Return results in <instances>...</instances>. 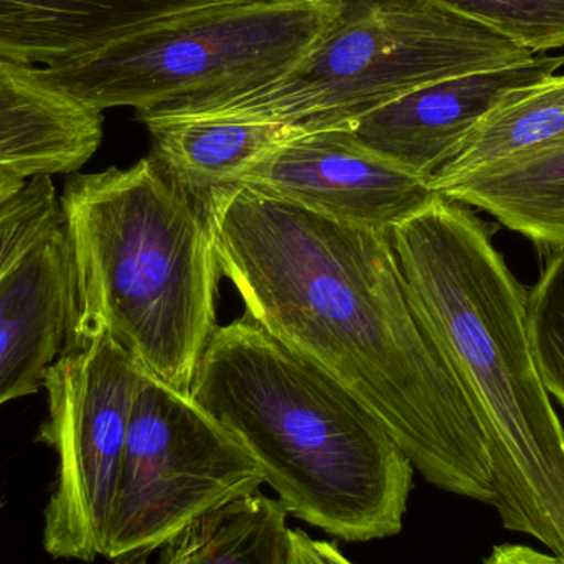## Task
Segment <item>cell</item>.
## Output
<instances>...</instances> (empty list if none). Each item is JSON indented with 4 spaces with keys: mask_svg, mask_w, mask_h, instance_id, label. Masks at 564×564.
I'll return each mask as SVG.
<instances>
[{
    "mask_svg": "<svg viewBox=\"0 0 564 564\" xmlns=\"http://www.w3.org/2000/svg\"><path fill=\"white\" fill-rule=\"evenodd\" d=\"M152 158L200 200L238 185L254 164L302 132L276 122L177 121L145 126Z\"/></svg>",
    "mask_w": 564,
    "mask_h": 564,
    "instance_id": "obj_13",
    "label": "cell"
},
{
    "mask_svg": "<svg viewBox=\"0 0 564 564\" xmlns=\"http://www.w3.org/2000/svg\"><path fill=\"white\" fill-rule=\"evenodd\" d=\"M533 55L564 50V0H430Z\"/></svg>",
    "mask_w": 564,
    "mask_h": 564,
    "instance_id": "obj_17",
    "label": "cell"
},
{
    "mask_svg": "<svg viewBox=\"0 0 564 564\" xmlns=\"http://www.w3.org/2000/svg\"><path fill=\"white\" fill-rule=\"evenodd\" d=\"M142 373L109 335L68 341L46 373L48 417L39 441L58 457L43 529L53 558L102 556Z\"/></svg>",
    "mask_w": 564,
    "mask_h": 564,
    "instance_id": "obj_8",
    "label": "cell"
},
{
    "mask_svg": "<svg viewBox=\"0 0 564 564\" xmlns=\"http://www.w3.org/2000/svg\"><path fill=\"white\" fill-rule=\"evenodd\" d=\"M59 221V194L50 175L26 181L0 210V280Z\"/></svg>",
    "mask_w": 564,
    "mask_h": 564,
    "instance_id": "obj_19",
    "label": "cell"
},
{
    "mask_svg": "<svg viewBox=\"0 0 564 564\" xmlns=\"http://www.w3.org/2000/svg\"><path fill=\"white\" fill-rule=\"evenodd\" d=\"M191 398L243 444L289 516L344 542L403 530L413 464L350 390L247 315L217 327Z\"/></svg>",
    "mask_w": 564,
    "mask_h": 564,
    "instance_id": "obj_3",
    "label": "cell"
},
{
    "mask_svg": "<svg viewBox=\"0 0 564 564\" xmlns=\"http://www.w3.org/2000/svg\"><path fill=\"white\" fill-rule=\"evenodd\" d=\"M563 139L564 75L556 73L507 96L467 135L431 185L499 167Z\"/></svg>",
    "mask_w": 564,
    "mask_h": 564,
    "instance_id": "obj_15",
    "label": "cell"
},
{
    "mask_svg": "<svg viewBox=\"0 0 564 564\" xmlns=\"http://www.w3.org/2000/svg\"><path fill=\"white\" fill-rule=\"evenodd\" d=\"M72 268L62 218L0 280V406L39 393L68 344Z\"/></svg>",
    "mask_w": 564,
    "mask_h": 564,
    "instance_id": "obj_11",
    "label": "cell"
},
{
    "mask_svg": "<svg viewBox=\"0 0 564 564\" xmlns=\"http://www.w3.org/2000/svg\"><path fill=\"white\" fill-rule=\"evenodd\" d=\"M59 218L72 268L68 341L109 335L145 375L191 397L224 276L207 204L149 155L69 174Z\"/></svg>",
    "mask_w": 564,
    "mask_h": 564,
    "instance_id": "obj_4",
    "label": "cell"
},
{
    "mask_svg": "<svg viewBox=\"0 0 564 564\" xmlns=\"http://www.w3.org/2000/svg\"><path fill=\"white\" fill-rule=\"evenodd\" d=\"M434 191L486 212L546 250L564 245V139Z\"/></svg>",
    "mask_w": 564,
    "mask_h": 564,
    "instance_id": "obj_14",
    "label": "cell"
},
{
    "mask_svg": "<svg viewBox=\"0 0 564 564\" xmlns=\"http://www.w3.org/2000/svg\"><path fill=\"white\" fill-rule=\"evenodd\" d=\"M238 185L387 234L441 197L431 181L367 151L341 129L291 139Z\"/></svg>",
    "mask_w": 564,
    "mask_h": 564,
    "instance_id": "obj_9",
    "label": "cell"
},
{
    "mask_svg": "<svg viewBox=\"0 0 564 564\" xmlns=\"http://www.w3.org/2000/svg\"><path fill=\"white\" fill-rule=\"evenodd\" d=\"M340 10L341 0L200 10L40 73L50 85L99 112L234 95L284 75L328 32Z\"/></svg>",
    "mask_w": 564,
    "mask_h": 564,
    "instance_id": "obj_6",
    "label": "cell"
},
{
    "mask_svg": "<svg viewBox=\"0 0 564 564\" xmlns=\"http://www.w3.org/2000/svg\"><path fill=\"white\" fill-rule=\"evenodd\" d=\"M484 564H564V556L542 553L527 545H499Z\"/></svg>",
    "mask_w": 564,
    "mask_h": 564,
    "instance_id": "obj_21",
    "label": "cell"
},
{
    "mask_svg": "<svg viewBox=\"0 0 564 564\" xmlns=\"http://www.w3.org/2000/svg\"><path fill=\"white\" fill-rule=\"evenodd\" d=\"M292 564H354L334 543L314 540L302 530L291 529Z\"/></svg>",
    "mask_w": 564,
    "mask_h": 564,
    "instance_id": "obj_20",
    "label": "cell"
},
{
    "mask_svg": "<svg viewBox=\"0 0 564 564\" xmlns=\"http://www.w3.org/2000/svg\"><path fill=\"white\" fill-rule=\"evenodd\" d=\"M288 516L257 490L192 523L162 546L158 564H292Z\"/></svg>",
    "mask_w": 564,
    "mask_h": 564,
    "instance_id": "obj_16",
    "label": "cell"
},
{
    "mask_svg": "<svg viewBox=\"0 0 564 564\" xmlns=\"http://www.w3.org/2000/svg\"><path fill=\"white\" fill-rule=\"evenodd\" d=\"M102 124V112L50 85L40 68L0 58V171L75 174L101 145Z\"/></svg>",
    "mask_w": 564,
    "mask_h": 564,
    "instance_id": "obj_12",
    "label": "cell"
},
{
    "mask_svg": "<svg viewBox=\"0 0 564 564\" xmlns=\"http://www.w3.org/2000/svg\"><path fill=\"white\" fill-rule=\"evenodd\" d=\"M564 55L454 76L413 89L348 124L351 141L433 181L477 124L517 89L556 75Z\"/></svg>",
    "mask_w": 564,
    "mask_h": 564,
    "instance_id": "obj_10",
    "label": "cell"
},
{
    "mask_svg": "<svg viewBox=\"0 0 564 564\" xmlns=\"http://www.w3.org/2000/svg\"><path fill=\"white\" fill-rule=\"evenodd\" d=\"M533 56L430 0H341L334 25L280 78L248 91L167 102L135 115L144 126L220 119L276 122L308 134L347 128L421 86Z\"/></svg>",
    "mask_w": 564,
    "mask_h": 564,
    "instance_id": "obj_5",
    "label": "cell"
},
{
    "mask_svg": "<svg viewBox=\"0 0 564 564\" xmlns=\"http://www.w3.org/2000/svg\"><path fill=\"white\" fill-rule=\"evenodd\" d=\"M411 299L469 391L502 525L564 556V427L530 344L527 291L466 205L437 197L391 231Z\"/></svg>",
    "mask_w": 564,
    "mask_h": 564,
    "instance_id": "obj_2",
    "label": "cell"
},
{
    "mask_svg": "<svg viewBox=\"0 0 564 564\" xmlns=\"http://www.w3.org/2000/svg\"><path fill=\"white\" fill-rule=\"evenodd\" d=\"M263 484L234 434L191 397L142 373L102 556L138 562Z\"/></svg>",
    "mask_w": 564,
    "mask_h": 564,
    "instance_id": "obj_7",
    "label": "cell"
},
{
    "mask_svg": "<svg viewBox=\"0 0 564 564\" xmlns=\"http://www.w3.org/2000/svg\"><path fill=\"white\" fill-rule=\"evenodd\" d=\"M549 251L542 276L527 291V327L543 383L564 410V245Z\"/></svg>",
    "mask_w": 564,
    "mask_h": 564,
    "instance_id": "obj_18",
    "label": "cell"
},
{
    "mask_svg": "<svg viewBox=\"0 0 564 564\" xmlns=\"http://www.w3.org/2000/svg\"><path fill=\"white\" fill-rule=\"evenodd\" d=\"M205 204L245 315L350 390L427 482L492 506L486 431L411 299L391 234L245 185Z\"/></svg>",
    "mask_w": 564,
    "mask_h": 564,
    "instance_id": "obj_1",
    "label": "cell"
}]
</instances>
